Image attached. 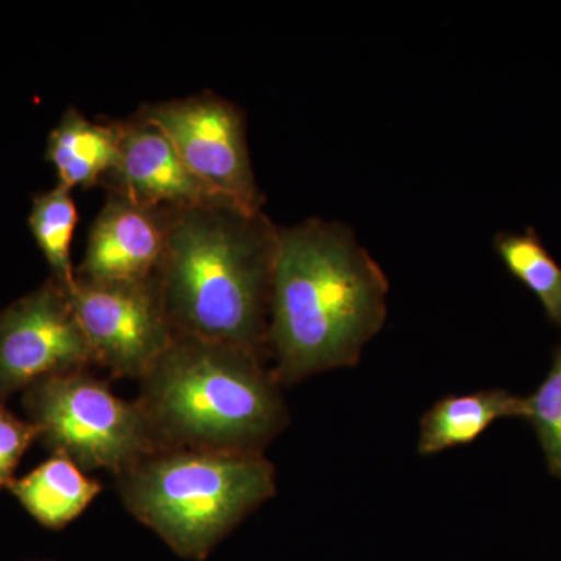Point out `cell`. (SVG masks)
Masks as SVG:
<instances>
[{
	"mask_svg": "<svg viewBox=\"0 0 561 561\" xmlns=\"http://www.w3.org/2000/svg\"><path fill=\"white\" fill-rule=\"evenodd\" d=\"M121 121H92L76 106L62 113L47 138L46 160L69 190L101 186L119 154Z\"/></svg>",
	"mask_w": 561,
	"mask_h": 561,
	"instance_id": "obj_11",
	"label": "cell"
},
{
	"mask_svg": "<svg viewBox=\"0 0 561 561\" xmlns=\"http://www.w3.org/2000/svg\"><path fill=\"white\" fill-rule=\"evenodd\" d=\"M77 221L79 210L69 187L58 183L54 190L33 197L28 227L36 245L49 264L51 276L69 289L76 283L70 245L76 234Z\"/></svg>",
	"mask_w": 561,
	"mask_h": 561,
	"instance_id": "obj_14",
	"label": "cell"
},
{
	"mask_svg": "<svg viewBox=\"0 0 561 561\" xmlns=\"http://www.w3.org/2000/svg\"><path fill=\"white\" fill-rule=\"evenodd\" d=\"M116 481L127 511L181 559L195 561L276 493L264 454L160 449Z\"/></svg>",
	"mask_w": 561,
	"mask_h": 561,
	"instance_id": "obj_4",
	"label": "cell"
},
{
	"mask_svg": "<svg viewBox=\"0 0 561 561\" xmlns=\"http://www.w3.org/2000/svg\"><path fill=\"white\" fill-rule=\"evenodd\" d=\"M389 280L348 225L306 219L280 228L268 353L280 383L353 367L387 319Z\"/></svg>",
	"mask_w": 561,
	"mask_h": 561,
	"instance_id": "obj_1",
	"label": "cell"
},
{
	"mask_svg": "<svg viewBox=\"0 0 561 561\" xmlns=\"http://www.w3.org/2000/svg\"><path fill=\"white\" fill-rule=\"evenodd\" d=\"M527 400V421L537 431L549 470L561 479V346L540 389Z\"/></svg>",
	"mask_w": 561,
	"mask_h": 561,
	"instance_id": "obj_16",
	"label": "cell"
},
{
	"mask_svg": "<svg viewBox=\"0 0 561 561\" xmlns=\"http://www.w3.org/2000/svg\"><path fill=\"white\" fill-rule=\"evenodd\" d=\"M91 364L69 287L54 276L0 312V404L41 379Z\"/></svg>",
	"mask_w": 561,
	"mask_h": 561,
	"instance_id": "obj_8",
	"label": "cell"
},
{
	"mask_svg": "<svg viewBox=\"0 0 561 561\" xmlns=\"http://www.w3.org/2000/svg\"><path fill=\"white\" fill-rule=\"evenodd\" d=\"M140 116L171 139L190 171L214 194L250 209H262L247 140L245 116L213 91L146 103Z\"/></svg>",
	"mask_w": 561,
	"mask_h": 561,
	"instance_id": "obj_7",
	"label": "cell"
},
{
	"mask_svg": "<svg viewBox=\"0 0 561 561\" xmlns=\"http://www.w3.org/2000/svg\"><path fill=\"white\" fill-rule=\"evenodd\" d=\"M69 295L92 364L116 378L140 381L175 337L157 275L108 283L76 278Z\"/></svg>",
	"mask_w": 561,
	"mask_h": 561,
	"instance_id": "obj_6",
	"label": "cell"
},
{
	"mask_svg": "<svg viewBox=\"0 0 561 561\" xmlns=\"http://www.w3.org/2000/svg\"><path fill=\"white\" fill-rule=\"evenodd\" d=\"M9 490L41 526L60 530L90 507L102 485L68 457L51 456L24 478L14 479Z\"/></svg>",
	"mask_w": 561,
	"mask_h": 561,
	"instance_id": "obj_13",
	"label": "cell"
},
{
	"mask_svg": "<svg viewBox=\"0 0 561 561\" xmlns=\"http://www.w3.org/2000/svg\"><path fill=\"white\" fill-rule=\"evenodd\" d=\"M494 249L507 271L540 300L549 319L561 328V267L537 232H500Z\"/></svg>",
	"mask_w": 561,
	"mask_h": 561,
	"instance_id": "obj_15",
	"label": "cell"
},
{
	"mask_svg": "<svg viewBox=\"0 0 561 561\" xmlns=\"http://www.w3.org/2000/svg\"><path fill=\"white\" fill-rule=\"evenodd\" d=\"M38 438V427L32 421L21 420L0 404V489H9L22 457Z\"/></svg>",
	"mask_w": 561,
	"mask_h": 561,
	"instance_id": "obj_17",
	"label": "cell"
},
{
	"mask_svg": "<svg viewBox=\"0 0 561 561\" xmlns=\"http://www.w3.org/2000/svg\"><path fill=\"white\" fill-rule=\"evenodd\" d=\"M101 186L147 208L179 209L224 198L190 171L171 139L138 111L121 119L119 154Z\"/></svg>",
	"mask_w": 561,
	"mask_h": 561,
	"instance_id": "obj_9",
	"label": "cell"
},
{
	"mask_svg": "<svg viewBox=\"0 0 561 561\" xmlns=\"http://www.w3.org/2000/svg\"><path fill=\"white\" fill-rule=\"evenodd\" d=\"M168 230L169 209L147 208L108 192L92 224L76 278L108 283L157 275Z\"/></svg>",
	"mask_w": 561,
	"mask_h": 561,
	"instance_id": "obj_10",
	"label": "cell"
},
{
	"mask_svg": "<svg viewBox=\"0 0 561 561\" xmlns=\"http://www.w3.org/2000/svg\"><path fill=\"white\" fill-rule=\"evenodd\" d=\"M139 382L157 451L264 454L289 421L265 357L231 343L175 334Z\"/></svg>",
	"mask_w": 561,
	"mask_h": 561,
	"instance_id": "obj_3",
	"label": "cell"
},
{
	"mask_svg": "<svg viewBox=\"0 0 561 561\" xmlns=\"http://www.w3.org/2000/svg\"><path fill=\"white\" fill-rule=\"evenodd\" d=\"M279 231L264 209L225 198L169 209L157 276L175 334L267 356Z\"/></svg>",
	"mask_w": 561,
	"mask_h": 561,
	"instance_id": "obj_2",
	"label": "cell"
},
{
	"mask_svg": "<svg viewBox=\"0 0 561 561\" xmlns=\"http://www.w3.org/2000/svg\"><path fill=\"white\" fill-rule=\"evenodd\" d=\"M87 370L41 379L24 390L22 404L54 456L119 476L157 445L138 402L122 400Z\"/></svg>",
	"mask_w": 561,
	"mask_h": 561,
	"instance_id": "obj_5",
	"label": "cell"
},
{
	"mask_svg": "<svg viewBox=\"0 0 561 561\" xmlns=\"http://www.w3.org/2000/svg\"><path fill=\"white\" fill-rule=\"evenodd\" d=\"M527 419L526 398L511 391L483 390L448 397L438 401L421 420L419 451L432 456L470 445L489 430L494 421Z\"/></svg>",
	"mask_w": 561,
	"mask_h": 561,
	"instance_id": "obj_12",
	"label": "cell"
}]
</instances>
